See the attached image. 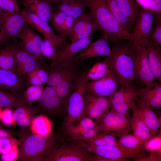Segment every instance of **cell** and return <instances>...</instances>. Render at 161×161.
<instances>
[{"instance_id": "277c9868", "label": "cell", "mask_w": 161, "mask_h": 161, "mask_svg": "<svg viewBox=\"0 0 161 161\" xmlns=\"http://www.w3.org/2000/svg\"><path fill=\"white\" fill-rule=\"evenodd\" d=\"M90 66H88L84 72L77 76L75 87L68 100L66 115L64 121V129L71 126L83 116L84 96L86 83L89 81L86 74Z\"/></svg>"}, {"instance_id": "b9f144b4", "label": "cell", "mask_w": 161, "mask_h": 161, "mask_svg": "<svg viewBox=\"0 0 161 161\" xmlns=\"http://www.w3.org/2000/svg\"><path fill=\"white\" fill-rule=\"evenodd\" d=\"M118 141L123 147L127 149L144 148L145 145L134 135L126 133L121 135Z\"/></svg>"}, {"instance_id": "f35d334b", "label": "cell", "mask_w": 161, "mask_h": 161, "mask_svg": "<svg viewBox=\"0 0 161 161\" xmlns=\"http://www.w3.org/2000/svg\"><path fill=\"white\" fill-rule=\"evenodd\" d=\"M44 89L42 85H30L23 92L21 98L26 104L38 101L42 95Z\"/></svg>"}, {"instance_id": "d590c367", "label": "cell", "mask_w": 161, "mask_h": 161, "mask_svg": "<svg viewBox=\"0 0 161 161\" xmlns=\"http://www.w3.org/2000/svg\"><path fill=\"white\" fill-rule=\"evenodd\" d=\"M81 141L96 145L113 146L124 148L119 143L115 136L109 133L99 132L90 139Z\"/></svg>"}, {"instance_id": "d6986e66", "label": "cell", "mask_w": 161, "mask_h": 161, "mask_svg": "<svg viewBox=\"0 0 161 161\" xmlns=\"http://www.w3.org/2000/svg\"><path fill=\"white\" fill-rule=\"evenodd\" d=\"M97 27L93 17L89 12L78 18L69 35L71 42L88 37L97 30Z\"/></svg>"}, {"instance_id": "7dc6e473", "label": "cell", "mask_w": 161, "mask_h": 161, "mask_svg": "<svg viewBox=\"0 0 161 161\" xmlns=\"http://www.w3.org/2000/svg\"><path fill=\"white\" fill-rule=\"evenodd\" d=\"M0 6L3 11L15 13L20 11L16 0H0Z\"/></svg>"}, {"instance_id": "44dd1931", "label": "cell", "mask_w": 161, "mask_h": 161, "mask_svg": "<svg viewBox=\"0 0 161 161\" xmlns=\"http://www.w3.org/2000/svg\"><path fill=\"white\" fill-rule=\"evenodd\" d=\"M24 77L11 71L0 69V88L19 95L26 86Z\"/></svg>"}, {"instance_id": "1f68e13d", "label": "cell", "mask_w": 161, "mask_h": 161, "mask_svg": "<svg viewBox=\"0 0 161 161\" xmlns=\"http://www.w3.org/2000/svg\"><path fill=\"white\" fill-rule=\"evenodd\" d=\"M130 123L133 134L138 137L145 146L153 138L148 127L139 118L133 115L130 118Z\"/></svg>"}, {"instance_id": "836d02e7", "label": "cell", "mask_w": 161, "mask_h": 161, "mask_svg": "<svg viewBox=\"0 0 161 161\" xmlns=\"http://www.w3.org/2000/svg\"><path fill=\"white\" fill-rule=\"evenodd\" d=\"M123 13L133 26L141 7L136 0H116Z\"/></svg>"}, {"instance_id": "816d5d0a", "label": "cell", "mask_w": 161, "mask_h": 161, "mask_svg": "<svg viewBox=\"0 0 161 161\" xmlns=\"http://www.w3.org/2000/svg\"><path fill=\"white\" fill-rule=\"evenodd\" d=\"M150 10L154 14L161 16V0H149Z\"/></svg>"}, {"instance_id": "c3c4849f", "label": "cell", "mask_w": 161, "mask_h": 161, "mask_svg": "<svg viewBox=\"0 0 161 161\" xmlns=\"http://www.w3.org/2000/svg\"><path fill=\"white\" fill-rule=\"evenodd\" d=\"M67 16L64 13L58 10L54 13L51 21L57 31L64 23Z\"/></svg>"}, {"instance_id": "7a4b0ae2", "label": "cell", "mask_w": 161, "mask_h": 161, "mask_svg": "<svg viewBox=\"0 0 161 161\" xmlns=\"http://www.w3.org/2000/svg\"><path fill=\"white\" fill-rule=\"evenodd\" d=\"M21 148L18 161H46L47 157L59 147L63 138L58 133L43 137L22 130L16 133Z\"/></svg>"}, {"instance_id": "ba28073f", "label": "cell", "mask_w": 161, "mask_h": 161, "mask_svg": "<svg viewBox=\"0 0 161 161\" xmlns=\"http://www.w3.org/2000/svg\"><path fill=\"white\" fill-rule=\"evenodd\" d=\"M138 88L134 85L122 86L109 97L110 108L119 113L129 115V112L138 97Z\"/></svg>"}, {"instance_id": "6f0895ef", "label": "cell", "mask_w": 161, "mask_h": 161, "mask_svg": "<svg viewBox=\"0 0 161 161\" xmlns=\"http://www.w3.org/2000/svg\"><path fill=\"white\" fill-rule=\"evenodd\" d=\"M2 111V110L1 109V107L0 106V116H1Z\"/></svg>"}, {"instance_id": "e575fe53", "label": "cell", "mask_w": 161, "mask_h": 161, "mask_svg": "<svg viewBox=\"0 0 161 161\" xmlns=\"http://www.w3.org/2000/svg\"><path fill=\"white\" fill-rule=\"evenodd\" d=\"M15 47L16 46L7 44L0 51V69L10 70L16 73L14 57Z\"/></svg>"}, {"instance_id": "7402d4cb", "label": "cell", "mask_w": 161, "mask_h": 161, "mask_svg": "<svg viewBox=\"0 0 161 161\" xmlns=\"http://www.w3.org/2000/svg\"><path fill=\"white\" fill-rule=\"evenodd\" d=\"M78 61L70 60L64 63L52 64L48 70V86L55 87L67 74L77 68Z\"/></svg>"}, {"instance_id": "4316f807", "label": "cell", "mask_w": 161, "mask_h": 161, "mask_svg": "<svg viewBox=\"0 0 161 161\" xmlns=\"http://www.w3.org/2000/svg\"><path fill=\"white\" fill-rule=\"evenodd\" d=\"M86 8L85 0H61L58 3L57 10L77 19L86 13Z\"/></svg>"}, {"instance_id": "e0dca14e", "label": "cell", "mask_w": 161, "mask_h": 161, "mask_svg": "<svg viewBox=\"0 0 161 161\" xmlns=\"http://www.w3.org/2000/svg\"><path fill=\"white\" fill-rule=\"evenodd\" d=\"M14 57L16 65V73L25 77L39 66H45L43 62L24 50L20 45L16 46Z\"/></svg>"}, {"instance_id": "681fc988", "label": "cell", "mask_w": 161, "mask_h": 161, "mask_svg": "<svg viewBox=\"0 0 161 161\" xmlns=\"http://www.w3.org/2000/svg\"><path fill=\"white\" fill-rule=\"evenodd\" d=\"M13 113L11 109L5 108L2 111L0 120L5 125L14 126L16 123L13 118Z\"/></svg>"}, {"instance_id": "7bdbcfd3", "label": "cell", "mask_w": 161, "mask_h": 161, "mask_svg": "<svg viewBox=\"0 0 161 161\" xmlns=\"http://www.w3.org/2000/svg\"><path fill=\"white\" fill-rule=\"evenodd\" d=\"M97 123L95 122L92 119L83 116L71 126L65 129L72 130L92 129L96 127Z\"/></svg>"}, {"instance_id": "db71d44e", "label": "cell", "mask_w": 161, "mask_h": 161, "mask_svg": "<svg viewBox=\"0 0 161 161\" xmlns=\"http://www.w3.org/2000/svg\"><path fill=\"white\" fill-rule=\"evenodd\" d=\"M11 39L8 37L0 28V45H7Z\"/></svg>"}, {"instance_id": "603a6c76", "label": "cell", "mask_w": 161, "mask_h": 161, "mask_svg": "<svg viewBox=\"0 0 161 161\" xmlns=\"http://www.w3.org/2000/svg\"><path fill=\"white\" fill-rule=\"evenodd\" d=\"M18 3L25 10L38 16L48 23L54 12L52 6L45 0H20Z\"/></svg>"}, {"instance_id": "9f6ffc18", "label": "cell", "mask_w": 161, "mask_h": 161, "mask_svg": "<svg viewBox=\"0 0 161 161\" xmlns=\"http://www.w3.org/2000/svg\"><path fill=\"white\" fill-rule=\"evenodd\" d=\"M52 6L55 3H58L61 0H45Z\"/></svg>"}, {"instance_id": "60d3db41", "label": "cell", "mask_w": 161, "mask_h": 161, "mask_svg": "<svg viewBox=\"0 0 161 161\" xmlns=\"http://www.w3.org/2000/svg\"><path fill=\"white\" fill-rule=\"evenodd\" d=\"M109 71L108 66L103 60L90 66L87 73V77L89 81L98 80L104 77Z\"/></svg>"}, {"instance_id": "11a10c76", "label": "cell", "mask_w": 161, "mask_h": 161, "mask_svg": "<svg viewBox=\"0 0 161 161\" xmlns=\"http://www.w3.org/2000/svg\"><path fill=\"white\" fill-rule=\"evenodd\" d=\"M136 0L141 8L145 9L150 10L149 0Z\"/></svg>"}, {"instance_id": "83f0119b", "label": "cell", "mask_w": 161, "mask_h": 161, "mask_svg": "<svg viewBox=\"0 0 161 161\" xmlns=\"http://www.w3.org/2000/svg\"><path fill=\"white\" fill-rule=\"evenodd\" d=\"M77 68L67 74L55 86L58 95L64 100H68L74 90L76 83Z\"/></svg>"}, {"instance_id": "8d00e7d4", "label": "cell", "mask_w": 161, "mask_h": 161, "mask_svg": "<svg viewBox=\"0 0 161 161\" xmlns=\"http://www.w3.org/2000/svg\"><path fill=\"white\" fill-rule=\"evenodd\" d=\"M25 104L21 97L0 88V106L1 107L12 109Z\"/></svg>"}, {"instance_id": "4dcf8cb0", "label": "cell", "mask_w": 161, "mask_h": 161, "mask_svg": "<svg viewBox=\"0 0 161 161\" xmlns=\"http://www.w3.org/2000/svg\"><path fill=\"white\" fill-rule=\"evenodd\" d=\"M16 108L13 115L16 123L22 127L29 126L32 120L33 114L36 113L34 106L29 104H24Z\"/></svg>"}, {"instance_id": "f6af8a7d", "label": "cell", "mask_w": 161, "mask_h": 161, "mask_svg": "<svg viewBox=\"0 0 161 161\" xmlns=\"http://www.w3.org/2000/svg\"><path fill=\"white\" fill-rule=\"evenodd\" d=\"M19 143V141L13 139L12 137L0 138V154L2 155L8 153L15 144Z\"/></svg>"}, {"instance_id": "cb8c5ba5", "label": "cell", "mask_w": 161, "mask_h": 161, "mask_svg": "<svg viewBox=\"0 0 161 161\" xmlns=\"http://www.w3.org/2000/svg\"><path fill=\"white\" fill-rule=\"evenodd\" d=\"M138 97L149 105L153 109H160L161 106V83L154 82L151 88L145 86L138 89Z\"/></svg>"}, {"instance_id": "f5cc1de1", "label": "cell", "mask_w": 161, "mask_h": 161, "mask_svg": "<svg viewBox=\"0 0 161 161\" xmlns=\"http://www.w3.org/2000/svg\"><path fill=\"white\" fill-rule=\"evenodd\" d=\"M16 133L0 126V138L2 137H12Z\"/></svg>"}, {"instance_id": "ffe728a7", "label": "cell", "mask_w": 161, "mask_h": 161, "mask_svg": "<svg viewBox=\"0 0 161 161\" xmlns=\"http://www.w3.org/2000/svg\"><path fill=\"white\" fill-rule=\"evenodd\" d=\"M109 42L106 37L103 35L70 60L79 61L98 56L107 57L110 54L111 50Z\"/></svg>"}, {"instance_id": "bcb514c9", "label": "cell", "mask_w": 161, "mask_h": 161, "mask_svg": "<svg viewBox=\"0 0 161 161\" xmlns=\"http://www.w3.org/2000/svg\"><path fill=\"white\" fill-rule=\"evenodd\" d=\"M77 19L68 16L64 23L57 31L59 34L67 36L70 34Z\"/></svg>"}, {"instance_id": "4fadbf2b", "label": "cell", "mask_w": 161, "mask_h": 161, "mask_svg": "<svg viewBox=\"0 0 161 161\" xmlns=\"http://www.w3.org/2000/svg\"><path fill=\"white\" fill-rule=\"evenodd\" d=\"M84 100L83 116L98 121L109 110V97L97 96L86 90L84 94Z\"/></svg>"}, {"instance_id": "8fae6325", "label": "cell", "mask_w": 161, "mask_h": 161, "mask_svg": "<svg viewBox=\"0 0 161 161\" xmlns=\"http://www.w3.org/2000/svg\"><path fill=\"white\" fill-rule=\"evenodd\" d=\"M92 153L72 144L60 146L47 157V161H89Z\"/></svg>"}, {"instance_id": "74e56055", "label": "cell", "mask_w": 161, "mask_h": 161, "mask_svg": "<svg viewBox=\"0 0 161 161\" xmlns=\"http://www.w3.org/2000/svg\"><path fill=\"white\" fill-rule=\"evenodd\" d=\"M48 69L41 66L29 72L26 75L27 83L30 85L47 83L48 78Z\"/></svg>"}, {"instance_id": "f907efd6", "label": "cell", "mask_w": 161, "mask_h": 161, "mask_svg": "<svg viewBox=\"0 0 161 161\" xmlns=\"http://www.w3.org/2000/svg\"><path fill=\"white\" fill-rule=\"evenodd\" d=\"M18 144L19 143L15 144L12 150L8 153L1 155V160L3 161H14L17 160L19 151L18 148Z\"/></svg>"}, {"instance_id": "d4e9b609", "label": "cell", "mask_w": 161, "mask_h": 161, "mask_svg": "<svg viewBox=\"0 0 161 161\" xmlns=\"http://www.w3.org/2000/svg\"><path fill=\"white\" fill-rule=\"evenodd\" d=\"M142 44H143L147 50L149 66L155 79L161 83V47L148 39L143 41Z\"/></svg>"}, {"instance_id": "ac0fdd59", "label": "cell", "mask_w": 161, "mask_h": 161, "mask_svg": "<svg viewBox=\"0 0 161 161\" xmlns=\"http://www.w3.org/2000/svg\"><path fill=\"white\" fill-rule=\"evenodd\" d=\"M93 39L92 35L68 44H63L56 52L51 61L52 64L64 63L69 61L91 43Z\"/></svg>"}, {"instance_id": "9c48e42d", "label": "cell", "mask_w": 161, "mask_h": 161, "mask_svg": "<svg viewBox=\"0 0 161 161\" xmlns=\"http://www.w3.org/2000/svg\"><path fill=\"white\" fill-rule=\"evenodd\" d=\"M136 46L134 57L135 80L145 87L152 88L155 78L149 66L147 50L143 44Z\"/></svg>"}, {"instance_id": "7c38bea8", "label": "cell", "mask_w": 161, "mask_h": 161, "mask_svg": "<svg viewBox=\"0 0 161 161\" xmlns=\"http://www.w3.org/2000/svg\"><path fill=\"white\" fill-rule=\"evenodd\" d=\"M131 109L132 115L142 121L149 130L152 138L154 137L160 130L161 121L153 109L137 97Z\"/></svg>"}, {"instance_id": "ab89813d", "label": "cell", "mask_w": 161, "mask_h": 161, "mask_svg": "<svg viewBox=\"0 0 161 161\" xmlns=\"http://www.w3.org/2000/svg\"><path fill=\"white\" fill-rule=\"evenodd\" d=\"M64 130L65 134L72 140L79 141L90 139L100 132L97 126L96 127L92 129L78 130L66 129Z\"/></svg>"}, {"instance_id": "5b68a950", "label": "cell", "mask_w": 161, "mask_h": 161, "mask_svg": "<svg viewBox=\"0 0 161 161\" xmlns=\"http://www.w3.org/2000/svg\"><path fill=\"white\" fill-rule=\"evenodd\" d=\"M76 145L111 161H127L129 158H140L145 155L144 148L127 149L117 146L96 145L77 140Z\"/></svg>"}, {"instance_id": "ee69618b", "label": "cell", "mask_w": 161, "mask_h": 161, "mask_svg": "<svg viewBox=\"0 0 161 161\" xmlns=\"http://www.w3.org/2000/svg\"><path fill=\"white\" fill-rule=\"evenodd\" d=\"M156 16L155 24L148 40L153 44L160 46L161 44V16Z\"/></svg>"}, {"instance_id": "52a82bcc", "label": "cell", "mask_w": 161, "mask_h": 161, "mask_svg": "<svg viewBox=\"0 0 161 161\" xmlns=\"http://www.w3.org/2000/svg\"><path fill=\"white\" fill-rule=\"evenodd\" d=\"M129 115L123 114L110 109L98 121L100 132L120 136L131 129Z\"/></svg>"}, {"instance_id": "f546056e", "label": "cell", "mask_w": 161, "mask_h": 161, "mask_svg": "<svg viewBox=\"0 0 161 161\" xmlns=\"http://www.w3.org/2000/svg\"><path fill=\"white\" fill-rule=\"evenodd\" d=\"M30 128L33 134L46 137L51 133L52 124L48 117L45 115H41L32 120Z\"/></svg>"}, {"instance_id": "d6a6232c", "label": "cell", "mask_w": 161, "mask_h": 161, "mask_svg": "<svg viewBox=\"0 0 161 161\" xmlns=\"http://www.w3.org/2000/svg\"><path fill=\"white\" fill-rule=\"evenodd\" d=\"M117 21L126 30L131 33L133 26L129 22L121 9L116 0H103Z\"/></svg>"}, {"instance_id": "30bf717a", "label": "cell", "mask_w": 161, "mask_h": 161, "mask_svg": "<svg viewBox=\"0 0 161 161\" xmlns=\"http://www.w3.org/2000/svg\"><path fill=\"white\" fill-rule=\"evenodd\" d=\"M154 14L150 10L141 8L134 25L129 40L136 45L148 40L154 21Z\"/></svg>"}, {"instance_id": "2e32d148", "label": "cell", "mask_w": 161, "mask_h": 161, "mask_svg": "<svg viewBox=\"0 0 161 161\" xmlns=\"http://www.w3.org/2000/svg\"><path fill=\"white\" fill-rule=\"evenodd\" d=\"M27 23L21 10L0 14V28L11 39L16 38Z\"/></svg>"}, {"instance_id": "f1b7e54d", "label": "cell", "mask_w": 161, "mask_h": 161, "mask_svg": "<svg viewBox=\"0 0 161 161\" xmlns=\"http://www.w3.org/2000/svg\"><path fill=\"white\" fill-rule=\"evenodd\" d=\"M21 12L27 22L29 24L33 25L44 36L55 34L48 23L38 16L25 9L21 11Z\"/></svg>"}, {"instance_id": "3957f363", "label": "cell", "mask_w": 161, "mask_h": 161, "mask_svg": "<svg viewBox=\"0 0 161 161\" xmlns=\"http://www.w3.org/2000/svg\"><path fill=\"white\" fill-rule=\"evenodd\" d=\"M97 27L109 42L115 43L129 40L131 33L117 21L103 0H85Z\"/></svg>"}, {"instance_id": "680465c9", "label": "cell", "mask_w": 161, "mask_h": 161, "mask_svg": "<svg viewBox=\"0 0 161 161\" xmlns=\"http://www.w3.org/2000/svg\"><path fill=\"white\" fill-rule=\"evenodd\" d=\"M2 9H1L0 6V14L2 12Z\"/></svg>"}, {"instance_id": "484cf974", "label": "cell", "mask_w": 161, "mask_h": 161, "mask_svg": "<svg viewBox=\"0 0 161 161\" xmlns=\"http://www.w3.org/2000/svg\"><path fill=\"white\" fill-rule=\"evenodd\" d=\"M44 37L41 46L42 53L44 58L52 61L58 48L65 44L66 37L55 34Z\"/></svg>"}, {"instance_id": "9a60e30c", "label": "cell", "mask_w": 161, "mask_h": 161, "mask_svg": "<svg viewBox=\"0 0 161 161\" xmlns=\"http://www.w3.org/2000/svg\"><path fill=\"white\" fill-rule=\"evenodd\" d=\"M120 85L117 80L109 70L103 78L88 81L86 83V90L97 96L109 97L117 90Z\"/></svg>"}, {"instance_id": "5bb4252c", "label": "cell", "mask_w": 161, "mask_h": 161, "mask_svg": "<svg viewBox=\"0 0 161 161\" xmlns=\"http://www.w3.org/2000/svg\"><path fill=\"white\" fill-rule=\"evenodd\" d=\"M16 38L21 40L19 45L24 50L44 62L41 50L43 39L30 24L27 23Z\"/></svg>"}, {"instance_id": "6da1fadb", "label": "cell", "mask_w": 161, "mask_h": 161, "mask_svg": "<svg viewBox=\"0 0 161 161\" xmlns=\"http://www.w3.org/2000/svg\"><path fill=\"white\" fill-rule=\"evenodd\" d=\"M114 44L110 54L103 60L121 85L131 86L135 80L134 57L136 46L130 41L127 44L119 41Z\"/></svg>"}, {"instance_id": "8992f818", "label": "cell", "mask_w": 161, "mask_h": 161, "mask_svg": "<svg viewBox=\"0 0 161 161\" xmlns=\"http://www.w3.org/2000/svg\"><path fill=\"white\" fill-rule=\"evenodd\" d=\"M68 100L61 98L55 87L48 86L34 107L36 112H41L53 117H60L66 113Z\"/></svg>"}]
</instances>
